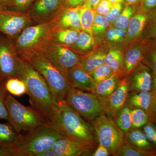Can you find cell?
Listing matches in <instances>:
<instances>
[{"mask_svg":"<svg viewBox=\"0 0 156 156\" xmlns=\"http://www.w3.org/2000/svg\"><path fill=\"white\" fill-rule=\"evenodd\" d=\"M20 59V79L25 83L32 107L48 125L53 126L58 112V104L41 75L26 62Z\"/></svg>","mask_w":156,"mask_h":156,"instance_id":"6da1fadb","label":"cell"},{"mask_svg":"<svg viewBox=\"0 0 156 156\" xmlns=\"http://www.w3.org/2000/svg\"><path fill=\"white\" fill-rule=\"evenodd\" d=\"M58 16L49 21L29 26L23 30L14 40L20 58L27 60L32 56L43 53L52 40Z\"/></svg>","mask_w":156,"mask_h":156,"instance_id":"7a4b0ae2","label":"cell"},{"mask_svg":"<svg viewBox=\"0 0 156 156\" xmlns=\"http://www.w3.org/2000/svg\"><path fill=\"white\" fill-rule=\"evenodd\" d=\"M58 107L53 126L67 137L93 148L95 147L96 140L93 127L65 101L58 103Z\"/></svg>","mask_w":156,"mask_h":156,"instance_id":"3957f363","label":"cell"},{"mask_svg":"<svg viewBox=\"0 0 156 156\" xmlns=\"http://www.w3.org/2000/svg\"><path fill=\"white\" fill-rule=\"evenodd\" d=\"M38 72L48 84L57 104L65 101L73 87L66 76L43 53L24 60Z\"/></svg>","mask_w":156,"mask_h":156,"instance_id":"277c9868","label":"cell"},{"mask_svg":"<svg viewBox=\"0 0 156 156\" xmlns=\"http://www.w3.org/2000/svg\"><path fill=\"white\" fill-rule=\"evenodd\" d=\"M67 137L58 128L45 124L22 135L16 156H37L52 147L58 140Z\"/></svg>","mask_w":156,"mask_h":156,"instance_id":"5b68a950","label":"cell"},{"mask_svg":"<svg viewBox=\"0 0 156 156\" xmlns=\"http://www.w3.org/2000/svg\"><path fill=\"white\" fill-rule=\"evenodd\" d=\"M9 123L18 133L32 132L47 124L41 115L32 107H26L20 103L9 93L6 100Z\"/></svg>","mask_w":156,"mask_h":156,"instance_id":"8992f818","label":"cell"},{"mask_svg":"<svg viewBox=\"0 0 156 156\" xmlns=\"http://www.w3.org/2000/svg\"><path fill=\"white\" fill-rule=\"evenodd\" d=\"M65 102L81 116L93 121L104 114L105 107L101 101L92 92L73 88L68 93Z\"/></svg>","mask_w":156,"mask_h":156,"instance_id":"52a82bcc","label":"cell"},{"mask_svg":"<svg viewBox=\"0 0 156 156\" xmlns=\"http://www.w3.org/2000/svg\"><path fill=\"white\" fill-rule=\"evenodd\" d=\"M95 138L99 144L106 147L113 155L125 143L124 134L116 123L104 114L93 121Z\"/></svg>","mask_w":156,"mask_h":156,"instance_id":"ba28073f","label":"cell"},{"mask_svg":"<svg viewBox=\"0 0 156 156\" xmlns=\"http://www.w3.org/2000/svg\"><path fill=\"white\" fill-rule=\"evenodd\" d=\"M20 59L14 41L9 37L0 35V77L20 79Z\"/></svg>","mask_w":156,"mask_h":156,"instance_id":"9c48e42d","label":"cell"},{"mask_svg":"<svg viewBox=\"0 0 156 156\" xmlns=\"http://www.w3.org/2000/svg\"><path fill=\"white\" fill-rule=\"evenodd\" d=\"M42 53L66 75L69 70L79 64L82 58L75 51L53 39Z\"/></svg>","mask_w":156,"mask_h":156,"instance_id":"30bf717a","label":"cell"},{"mask_svg":"<svg viewBox=\"0 0 156 156\" xmlns=\"http://www.w3.org/2000/svg\"><path fill=\"white\" fill-rule=\"evenodd\" d=\"M33 23L28 12L0 7V33L15 40L24 29Z\"/></svg>","mask_w":156,"mask_h":156,"instance_id":"8fae6325","label":"cell"},{"mask_svg":"<svg viewBox=\"0 0 156 156\" xmlns=\"http://www.w3.org/2000/svg\"><path fill=\"white\" fill-rule=\"evenodd\" d=\"M63 9L61 0H36L28 13L33 23H39L57 17Z\"/></svg>","mask_w":156,"mask_h":156,"instance_id":"7c38bea8","label":"cell"},{"mask_svg":"<svg viewBox=\"0 0 156 156\" xmlns=\"http://www.w3.org/2000/svg\"><path fill=\"white\" fill-rule=\"evenodd\" d=\"M56 156L88 155L93 148L68 137L58 140L51 148Z\"/></svg>","mask_w":156,"mask_h":156,"instance_id":"4fadbf2b","label":"cell"},{"mask_svg":"<svg viewBox=\"0 0 156 156\" xmlns=\"http://www.w3.org/2000/svg\"><path fill=\"white\" fill-rule=\"evenodd\" d=\"M128 82L126 80H123L120 82L115 91L105 98L106 101H102L105 110L108 109L114 118L120 109L125 105L128 98Z\"/></svg>","mask_w":156,"mask_h":156,"instance_id":"5bb4252c","label":"cell"},{"mask_svg":"<svg viewBox=\"0 0 156 156\" xmlns=\"http://www.w3.org/2000/svg\"><path fill=\"white\" fill-rule=\"evenodd\" d=\"M66 76L73 87L76 89L92 92L96 85L90 74L79 65L69 70Z\"/></svg>","mask_w":156,"mask_h":156,"instance_id":"9a60e30c","label":"cell"},{"mask_svg":"<svg viewBox=\"0 0 156 156\" xmlns=\"http://www.w3.org/2000/svg\"><path fill=\"white\" fill-rule=\"evenodd\" d=\"M22 134L17 132L10 123H0V147L16 156V150Z\"/></svg>","mask_w":156,"mask_h":156,"instance_id":"2e32d148","label":"cell"},{"mask_svg":"<svg viewBox=\"0 0 156 156\" xmlns=\"http://www.w3.org/2000/svg\"><path fill=\"white\" fill-rule=\"evenodd\" d=\"M80 10V7L63 9L57 17L55 29L70 28L82 30Z\"/></svg>","mask_w":156,"mask_h":156,"instance_id":"e0dca14e","label":"cell"},{"mask_svg":"<svg viewBox=\"0 0 156 156\" xmlns=\"http://www.w3.org/2000/svg\"><path fill=\"white\" fill-rule=\"evenodd\" d=\"M152 79L150 73L144 68L137 69L134 72L131 82L128 83L129 92H150Z\"/></svg>","mask_w":156,"mask_h":156,"instance_id":"ac0fdd59","label":"cell"},{"mask_svg":"<svg viewBox=\"0 0 156 156\" xmlns=\"http://www.w3.org/2000/svg\"><path fill=\"white\" fill-rule=\"evenodd\" d=\"M118 75L114 74L110 77L96 84L92 92L95 94L100 99H105L115 91L119 84Z\"/></svg>","mask_w":156,"mask_h":156,"instance_id":"d6986e66","label":"cell"},{"mask_svg":"<svg viewBox=\"0 0 156 156\" xmlns=\"http://www.w3.org/2000/svg\"><path fill=\"white\" fill-rule=\"evenodd\" d=\"M106 55V53L101 51L91 53L87 56L82 57L78 65L90 73L105 63V58Z\"/></svg>","mask_w":156,"mask_h":156,"instance_id":"ffe728a7","label":"cell"},{"mask_svg":"<svg viewBox=\"0 0 156 156\" xmlns=\"http://www.w3.org/2000/svg\"><path fill=\"white\" fill-rule=\"evenodd\" d=\"M143 58L142 51L139 48H131L127 51L123 58V70L127 75L135 69Z\"/></svg>","mask_w":156,"mask_h":156,"instance_id":"44dd1931","label":"cell"},{"mask_svg":"<svg viewBox=\"0 0 156 156\" xmlns=\"http://www.w3.org/2000/svg\"><path fill=\"white\" fill-rule=\"evenodd\" d=\"M80 32L70 28L55 29L52 39L62 44L71 46L75 42Z\"/></svg>","mask_w":156,"mask_h":156,"instance_id":"7402d4cb","label":"cell"},{"mask_svg":"<svg viewBox=\"0 0 156 156\" xmlns=\"http://www.w3.org/2000/svg\"><path fill=\"white\" fill-rule=\"evenodd\" d=\"M127 100L131 106L148 110L151 103L152 95L150 92H134L128 96Z\"/></svg>","mask_w":156,"mask_h":156,"instance_id":"603a6c76","label":"cell"},{"mask_svg":"<svg viewBox=\"0 0 156 156\" xmlns=\"http://www.w3.org/2000/svg\"><path fill=\"white\" fill-rule=\"evenodd\" d=\"M116 124L123 134L130 131L132 126L131 108L128 105H124L117 113L115 117Z\"/></svg>","mask_w":156,"mask_h":156,"instance_id":"cb8c5ba5","label":"cell"},{"mask_svg":"<svg viewBox=\"0 0 156 156\" xmlns=\"http://www.w3.org/2000/svg\"><path fill=\"white\" fill-rule=\"evenodd\" d=\"M126 134V139L128 143L144 150L151 149L149 142L144 132L133 130L128 131Z\"/></svg>","mask_w":156,"mask_h":156,"instance_id":"d4e9b609","label":"cell"},{"mask_svg":"<svg viewBox=\"0 0 156 156\" xmlns=\"http://www.w3.org/2000/svg\"><path fill=\"white\" fill-rule=\"evenodd\" d=\"M105 63L109 66L117 75L123 69V58L122 52L118 49L110 50L105 56Z\"/></svg>","mask_w":156,"mask_h":156,"instance_id":"484cf974","label":"cell"},{"mask_svg":"<svg viewBox=\"0 0 156 156\" xmlns=\"http://www.w3.org/2000/svg\"><path fill=\"white\" fill-rule=\"evenodd\" d=\"M147 19L145 15L140 14H136L131 18L128 26V37L134 38L139 36L144 28Z\"/></svg>","mask_w":156,"mask_h":156,"instance_id":"4316f807","label":"cell"},{"mask_svg":"<svg viewBox=\"0 0 156 156\" xmlns=\"http://www.w3.org/2000/svg\"><path fill=\"white\" fill-rule=\"evenodd\" d=\"M80 20L82 30L93 36L92 24L95 17L94 9L82 6L80 7Z\"/></svg>","mask_w":156,"mask_h":156,"instance_id":"83f0119b","label":"cell"},{"mask_svg":"<svg viewBox=\"0 0 156 156\" xmlns=\"http://www.w3.org/2000/svg\"><path fill=\"white\" fill-rule=\"evenodd\" d=\"M154 153L141 149L128 143L125 142L113 155L120 156H153Z\"/></svg>","mask_w":156,"mask_h":156,"instance_id":"f1b7e54d","label":"cell"},{"mask_svg":"<svg viewBox=\"0 0 156 156\" xmlns=\"http://www.w3.org/2000/svg\"><path fill=\"white\" fill-rule=\"evenodd\" d=\"M5 85L7 91L14 96H21L27 94V92L25 83L19 78H11L7 79Z\"/></svg>","mask_w":156,"mask_h":156,"instance_id":"f546056e","label":"cell"},{"mask_svg":"<svg viewBox=\"0 0 156 156\" xmlns=\"http://www.w3.org/2000/svg\"><path fill=\"white\" fill-rule=\"evenodd\" d=\"M73 44L74 47L79 51L86 52L95 44L93 36L83 30L80 31L76 40Z\"/></svg>","mask_w":156,"mask_h":156,"instance_id":"4dcf8cb0","label":"cell"},{"mask_svg":"<svg viewBox=\"0 0 156 156\" xmlns=\"http://www.w3.org/2000/svg\"><path fill=\"white\" fill-rule=\"evenodd\" d=\"M89 74L93 80L97 84L115 73L109 66L104 63Z\"/></svg>","mask_w":156,"mask_h":156,"instance_id":"1f68e13d","label":"cell"},{"mask_svg":"<svg viewBox=\"0 0 156 156\" xmlns=\"http://www.w3.org/2000/svg\"><path fill=\"white\" fill-rule=\"evenodd\" d=\"M132 126L134 128L142 127L147 122L148 115L144 110L135 108H131Z\"/></svg>","mask_w":156,"mask_h":156,"instance_id":"d6a6232c","label":"cell"},{"mask_svg":"<svg viewBox=\"0 0 156 156\" xmlns=\"http://www.w3.org/2000/svg\"><path fill=\"white\" fill-rule=\"evenodd\" d=\"M6 79L0 77V119L9 120V114L6 106V100L9 92L5 88Z\"/></svg>","mask_w":156,"mask_h":156,"instance_id":"836d02e7","label":"cell"},{"mask_svg":"<svg viewBox=\"0 0 156 156\" xmlns=\"http://www.w3.org/2000/svg\"><path fill=\"white\" fill-rule=\"evenodd\" d=\"M133 11L132 7L130 6H127L115 21V27L121 29H126L128 27Z\"/></svg>","mask_w":156,"mask_h":156,"instance_id":"e575fe53","label":"cell"},{"mask_svg":"<svg viewBox=\"0 0 156 156\" xmlns=\"http://www.w3.org/2000/svg\"><path fill=\"white\" fill-rule=\"evenodd\" d=\"M109 25V21L105 16L99 14H96L92 24L93 34H94L98 35L104 33Z\"/></svg>","mask_w":156,"mask_h":156,"instance_id":"d590c367","label":"cell"},{"mask_svg":"<svg viewBox=\"0 0 156 156\" xmlns=\"http://www.w3.org/2000/svg\"><path fill=\"white\" fill-rule=\"evenodd\" d=\"M36 0H11L8 9L14 11L24 12Z\"/></svg>","mask_w":156,"mask_h":156,"instance_id":"8d00e7d4","label":"cell"},{"mask_svg":"<svg viewBox=\"0 0 156 156\" xmlns=\"http://www.w3.org/2000/svg\"><path fill=\"white\" fill-rule=\"evenodd\" d=\"M126 33L125 30L118 28H111L107 33V36L109 41L112 42H120L123 41Z\"/></svg>","mask_w":156,"mask_h":156,"instance_id":"74e56055","label":"cell"},{"mask_svg":"<svg viewBox=\"0 0 156 156\" xmlns=\"http://www.w3.org/2000/svg\"><path fill=\"white\" fill-rule=\"evenodd\" d=\"M122 7V6L121 3H116L113 4L111 10L105 16L109 22H114L116 20L121 14Z\"/></svg>","mask_w":156,"mask_h":156,"instance_id":"f35d334b","label":"cell"},{"mask_svg":"<svg viewBox=\"0 0 156 156\" xmlns=\"http://www.w3.org/2000/svg\"><path fill=\"white\" fill-rule=\"evenodd\" d=\"M113 4L108 0H101L96 7V11L98 14L105 16L111 10Z\"/></svg>","mask_w":156,"mask_h":156,"instance_id":"ab89813d","label":"cell"},{"mask_svg":"<svg viewBox=\"0 0 156 156\" xmlns=\"http://www.w3.org/2000/svg\"><path fill=\"white\" fill-rule=\"evenodd\" d=\"M144 132L149 141L156 145V127L151 123L144 127Z\"/></svg>","mask_w":156,"mask_h":156,"instance_id":"60d3db41","label":"cell"},{"mask_svg":"<svg viewBox=\"0 0 156 156\" xmlns=\"http://www.w3.org/2000/svg\"><path fill=\"white\" fill-rule=\"evenodd\" d=\"M87 0H61L62 6L63 9L75 8L82 7Z\"/></svg>","mask_w":156,"mask_h":156,"instance_id":"b9f144b4","label":"cell"},{"mask_svg":"<svg viewBox=\"0 0 156 156\" xmlns=\"http://www.w3.org/2000/svg\"><path fill=\"white\" fill-rule=\"evenodd\" d=\"M111 152L106 147L99 144L98 147L95 151V152L92 154L93 156H108L109 155Z\"/></svg>","mask_w":156,"mask_h":156,"instance_id":"7bdbcfd3","label":"cell"},{"mask_svg":"<svg viewBox=\"0 0 156 156\" xmlns=\"http://www.w3.org/2000/svg\"><path fill=\"white\" fill-rule=\"evenodd\" d=\"M148 61L151 67L156 73V47L151 52Z\"/></svg>","mask_w":156,"mask_h":156,"instance_id":"ee69618b","label":"cell"},{"mask_svg":"<svg viewBox=\"0 0 156 156\" xmlns=\"http://www.w3.org/2000/svg\"><path fill=\"white\" fill-rule=\"evenodd\" d=\"M101 1V0H87L83 6L89 9H94L96 8Z\"/></svg>","mask_w":156,"mask_h":156,"instance_id":"f6af8a7d","label":"cell"},{"mask_svg":"<svg viewBox=\"0 0 156 156\" xmlns=\"http://www.w3.org/2000/svg\"><path fill=\"white\" fill-rule=\"evenodd\" d=\"M145 6L147 9H150L156 5V0H144Z\"/></svg>","mask_w":156,"mask_h":156,"instance_id":"bcb514c9","label":"cell"},{"mask_svg":"<svg viewBox=\"0 0 156 156\" xmlns=\"http://www.w3.org/2000/svg\"><path fill=\"white\" fill-rule=\"evenodd\" d=\"M37 156H56L52 149L48 150L39 154Z\"/></svg>","mask_w":156,"mask_h":156,"instance_id":"7dc6e473","label":"cell"},{"mask_svg":"<svg viewBox=\"0 0 156 156\" xmlns=\"http://www.w3.org/2000/svg\"><path fill=\"white\" fill-rule=\"evenodd\" d=\"M11 0H0V7L8 9Z\"/></svg>","mask_w":156,"mask_h":156,"instance_id":"c3c4849f","label":"cell"},{"mask_svg":"<svg viewBox=\"0 0 156 156\" xmlns=\"http://www.w3.org/2000/svg\"><path fill=\"white\" fill-rule=\"evenodd\" d=\"M0 156H13V155L9 151L0 147Z\"/></svg>","mask_w":156,"mask_h":156,"instance_id":"681fc988","label":"cell"},{"mask_svg":"<svg viewBox=\"0 0 156 156\" xmlns=\"http://www.w3.org/2000/svg\"><path fill=\"white\" fill-rule=\"evenodd\" d=\"M151 89H152L154 93H156V74L154 77L153 80H152Z\"/></svg>","mask_w":156,"mask_h":156,"instance_id":"f907efd6","label":"cell"},{"mask_svg":"<svg viewBox=\"0 0 156 156\" xmlns=\"http://www.w3.org/2000/svg\"><path fill=\"white\" fill-rule=\"evenodd\" d=\"M108 1L113 3V4L116 3H122V2H123V0H108Z\"/></svg>","mask_w":156,"mask_h":156,"instance_id":"816d5d0a","label":"cell"},{"mask_svg":"<svg viewBox=\"0 0 156 156\" xmlns=\"http://www.w3.org/2000/svg\"><path fill=\"white\" fill-rule=\"evenodd\" d=\"M151 103L154 107H156V95L155 96L153 100L151 101Z\"/></svg>","mask_w":156,"mask_h":156,"instance_id":"f5cc1de1","label":"cell"},{"mask_svg":"<svg viewBox=\"0 0 156 156\" xmlns=\"http://www.w3.org/2000/svg\"><path fill=\"white\" fill-rule=\"evenodd\" d=\"M126 2L128 3H130V4H133V3H134L137 2L138 0H126Z\"/></svg>","mask_w":156,"mask_h":156,"instance_id":"db71d44e","label":"cell"},{"mask_svg":"<svg viewBox=\"0 0 156 156\" xmlns=\"http://www.w3.org/2000/svg\"><path fill=\"white\" fill-rule=\"evenodd\" d=\"M154 32L155 34L156 35V25H155L154 29Z\"/></svg>","mask_w":156,"mask_h":156,"instance_id":"11a10c76","label":"cell"},{"mask_svg":"<svg viewBox=\"0 0 156 156\" xmlns=\"http://www.w3.org/2000/svg\"><path fill=\"white\" fill-rule=\"evenodd\" d=\"M143 1H144V0H143Z\"/></svg>","mask_w":156,"mask_h":156,"instance_id":"9f6ffc18","label":"cell"}]
</instances>
